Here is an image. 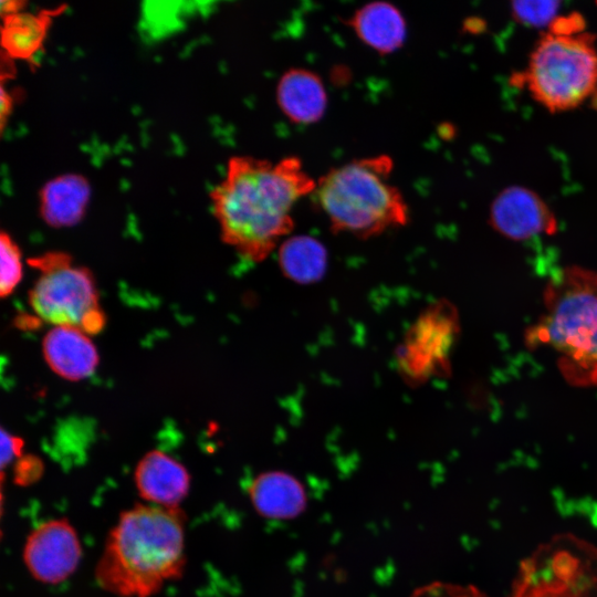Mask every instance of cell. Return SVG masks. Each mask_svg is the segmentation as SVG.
I'll return each instance as SVG.
<instances>
[{
    "mask_svg": "<svg viewBox=\"0 0 597 597\" xmlns=\"http://www.w3.org/2000/svg\"><path fill=\"white\" fill-rule=\"evenodd\" d=\"M13 107V98L9 92L6 91V87L1 85V129L3 130L7 123L8 116L10 115Z\"/></svg>",
    "mask_w": 597,
    "mask_h": 597,
    "instance_id": "obj_24",
    "label": "cell"
},
{
    "mask_svg": "<svg viewBox=\"0 0 597 597\" xmlns=\"http://www.w3.org/2000/svg\"><path fill=\"white\" fill-rule=\"evenodd\" d=\"M315 188L297 157H230L224 177L210 192L221 240L250 261L266 259L292 231L295 203Z\"/></svg>",
    "mask_w": 597,
    "mask_h": 597,
    "instance_id": "obj_1",
    "label": "cell"
},
{
    "mask_svg": "<svg viewBox=\"0 0 597 597\" xmlns=\"http://www.w3.org/2000/svg\"><path fill=\"white\" fill-rule=\"evenodd\" d=\"M52 14L24 10L1 17L2 53L9 59L32 60L42 48Z\"/></svg>",
    "mask_w": 597,
    "mask_h": 597,
    "instance_id": "obj_16",
    "label": "cell"
},
{
    "mask_svg": "<svg viewBox=\"0 0 597 597\" xmlns=\"http://www.w3.org/2000/svg\"><path fill=\"white\" fill-rule=\"evenodd\" d=\"M22 253L7 231L2 230L0 234V295L2 298L10 296L21 282Z\"/></svg>",
    "mask_w": 597,
    "mask_h": 597,
    "instance_id": "obj_18",
    "label": "cell"
},
{
    "mask_svg": "<svg viewBox=\"0 0 597 597\" xmlns=\"http://www.w3.org/2000/svg\"><path fill=\"white\" fill-rule=\"evenodd\" d=\"M42 354L50 369L61 378L78 381L97 368L100 355L85 332L75 326L59 325L46 332Z\"/></svg>",
    "mask_w": 597,
    "mask_h": 597,
    "instance_id": "obj_11",
    "label": "cell"
},
{
    "mask_svg": "<svg viewBox=\"0 0 597 597\" xmlns=\"http://www.w3.org/2000/svg\"><path fill=\"white\" fill-rule=\"evenodd\" d=\"M489 221L495 231L515 241L552 234L557 229L556 218L547 203L523 186L506 187L494 198Z\"/></svg>",
    "mask_w": 597,
    "mask_h": 597,
    "instance_id": "obj_9",
    "label": "cell"
},
{
    "mask_svg": "<svg viewBox=\"0 0 597 597\" xmlns=\"http://www.w3.org/2000/svg\"><path fill=\"white\" fill-rule=\"evenodd\" d=\"M357 38L378 53L389 54L405 42L407 24L400 10L387 1H373L347 20Z\"/></svg>",
    "mask_w": 597,
    "mask_h": 597,
    "instance_id": "obj_15",
    "label": "cell"
},
{
    "mask_svg": "<svg viewBox=\"0 0 597 597\" xmlns=\"http://www.w3.org/2000/svg\"><path fill=\"white\" fill-rule=\"evenodd\" d=\"M558 9V1H515L511 4L513 18L528 27H551Z\"/></svg>",
    "mask_w": 597,
    "mask_h": 597,
    "instance_id": "obj_19",
    "label": "cell"
},
{
    "mask_svg": "<svg viewBox=\"0 0 597 597\" xmlns=\"http://www.w3.org/2000/svg\"><path fill=\"white\" fill-rule=\"evenodd\" d=\"M522 81L549 112L583 105L597 92V49L591 35L547 31L533 48Z\"/></svg>",
    "mask_w": 597,
    "mask_h": 597,
    "instance_id": "obj_5",
    "label": "cell"
},
{
    "mask_svg": "<svg viewBox=\"0 0 597 597\" xmlns=\"http://www.w3.org/2000/svg\"><path fill=\"white\" fill-rule=\"evenodd\" d=\"M190 480L187 468L161 450L145 453L134 471L139 496L163 507H179L189 493Z\"/></svg>",
    "mask_w": 597,
    "mask_h": 597,
    "instance_id": "obj_10",
    "label": "cell"
},
{
    "mask_svg": "<svg viewBox=\"0 0 597 597\" xmlns=\"http://www.w3.org/2000/svg\"><path fill=\"white\" fill-rule=\"evenodd\" d=\"M22 558L35 580L48 585L66 580L82 558L76 530L64 517L39 524L25 540Z\"/></svg>",
    "mask_w": 597,
    "mask_h": 597,
    "instance_id": "obj_7",
    "label": "cell"
},
{
    "mask_svg": "<svg viewBox=\"0 0 597 597\" xmlns=\"http://www.w3.org/2000/svg\"><path fill=\"white\" fill-rule=\"evenodd\" d=\"M544 313L526 334L531 347H546L574 386L597 387V273L567 266L548 282Z\"/></svg>",
    "mask_w": 597,
    "mask_h": 597,
    "instance_id": "obj_3",
    "label": "cell"
},
{
    "mask_svg": "<svg viewBox=\"0 0 597 597\" xmlns=\"http://www.w3.org/2000/svg\"><path fill=\"white\" fill-rule=\"evenodd\" d=\"M457 334V318L451 307L440 303L416 323L400 354L408 375L420 379L447 364Z\"/></svg>",
    "mask_w": 597,
    "mask_h": 597,
    "instance_id": "obj_8",
    "label": "cell"
},
{
    "mask_svg": "<svg viewBox=\"0 0 597 597\" xmlns=\"http://www.w3.org/2000/svg\"><path fill=\"white\" fill-rule=\"evenodd\" d=\"M520 589L514 594L513 597H531V579L527 574L521 576ZM442 597H480L475 591H470L469 588H462L457 586H450Z\"/></svg>",
    "mask_w": 597,
    "mask_h": 597,
    "instance_id": "obj_23",
    "label": "cell"
},
{
    "mask_svg": "<svg viewBox=\"0 0 597 597\" xmlns=\"http://www.w3.org/2000/svg\"><path fill=\"white\" fill-rule=\"evenodd\" d=\"M392 159L386 155L354 159L316 181V203L335 232L367 239L409 220L408 205L391 181Z\"/></svg>",
    "mask_w": 597,
    "mask_h": 597,
    "instance_id": "obj_4",
    "label": "cell"
},
{
    "mask_svg": "<svg viewBox=\"0 0 597 597\" xmlns=\"http://www.w3.org/2000/svg\"><path fill=\"white\" fill-rule=\"evenodd\" d=\"M27 3L20 0L1 1V17L24 10Z\"/></svg>",
    "mask_w": 597,
    "mask_h": 597,
    "instance_id": "obj_25",
    "label": "cell"
},
{
    "mask_svg": "<svg viewBox=\"0 0 597 597\" xmlns=\"http://www.w3.org/2000/svg\"><path fill=\"white\" fill-rule=\"evenodd\" d=\"M72 261V256L63 251H50L41 255L30 258L28 263L31 268L42 273L50 272Z\"/></svg>",
    "mask_w": 597,
    "mask_h": 597,
    "instance_id": "obj_22",
    "label": "cell"
},
{
    "mask_svg": "<svg viewBox=\"0 0 597 597\" xmlns=\"http://www.w3.org/2000/svg\"><path fill=\"white\" fill-rule=\"evenodd\" d=\"M255 511L268 519L290 520L306 507L303 484L283 471H266L255 476L248 489Z\"/></svg>",
    "mask_w": 597,
    "mask_h": 597,
    "instance_id": "obj_14",
    "label": "cell"
},
{
    "mask_svg": "<svg viewBox=\"0 0 597 597\" xmlns=\"http://www.w3.org/2000/svg\"><path fill=\"white\" fill-rule=\"evenodd\" d=\"M186 513L138 503L121 513L96 564L98 586L117 597H151L182 577Z\"/></svg>",
    "mask_w": 597,
    "mask_h": 597,
    "instance_id": "obj_2",
    "label": "cell"
},
{
    "mask_svg": "<svg viewBox=\"0 0 597 597\" xmlns=\"http://www.w3.org/2000/svg\"><path fill=\"white\" fill-rule=\"evenodd\" d=\"M24 447V441L19 436H15L4 428H1V469H6L11 462H15L19 458L22 457V450Z\"/></svg>",
    "mask_w": 597,
    "mask_h": 597,
    "instance_id": "obj_21",
    "label": "cell"
},
{
    "mask_svg": "<svg viewBox=\"0 0 597 597\" xmlns=\"http://www.w3.org/2000/svg\"><path fill=\"white\" fill-rule=\"evenodd\" d=\"M275 96L282 113L294 124L316 123L327 107V93L322 78L303 67H292L282 74Z\"/></svg>",
    "mask_w": 597,
    "mask_h": 597,
    "instance_id": "obj_12",
    "label": "cell"
},
{
    "mask_svg": "<svg viewBox=\"0 0 597 597\" xmlns=\"http://www.w3.org/2000/svg\"><path fill=\"white\" fill-rule=\"evenodd\" d=\"M279 264L290 280L303 284L314 283L325 274L327 251L313 237L294 235L280 244Z\"/></svg>",
    "mask_w": 597,
    "mask_h": 597,
    "instance_id": "obj_17",
    "label": "cell"
},
{
    "mask_svg": "<svg viewBox=\"0 0 597 597\" xmlns=\"http://www.w3.org/2000/svg\"><path fill=\"white\" fill-rule=\"evenodd\" d=\"M91 197L88 180L78 174L50 179L39 192V213L52 228H67L84 218Z\"/></svg>",
    "mask_w": 597,
    "mask_h": 597,
    "instance_id": "obj_13",
    "label": "cell"
},
{
    "mask_svg": "<svg viewBox=\"0 0 597 597\" xmlns=\"http://www.w3.org/2000/svg\"><path fill=\"white\" fill-rule=\"evenodd\" d=\"M44 472L43 461L33 454L22 455L14 462L13 481L21 486L36 482Z\"/></svg>",
    "mask_w": 597,
    "mask_h": 597,
    "instance_id": "obj_20",
    "label": "cell"
},
{
    "mask_svg": "<svg viewBox=\"0 0 597 597\" xmlns=\"http://www.w3.org/2000/svg\"><path fill=\"white\" fill-rule=\"evenodd\" d=\"M40 320L38 316H30V315H22V316H18V323L17 325L19 327H24V328H33V327H36V325L40 324Z\"/></svg>",
    "mask_w": 597,
    "mask_h": 597,
    "instance_id": "obj_26",
    "label": "cell"
},
{
    "mask_svg": "<svg viewBox=\"0 0 597 597\" xmlns=\"http://www.w3.org/2000/svg\"><path fill=\"white\" fill-rule=\"evenodd\" d=\"M28 298L36 316L54 326L81 328L91 313L102 308L92 271L72 261L42 273Z\"/></svg>",
    "mask_w": 597,
    "mask_h": 597,
    "instance_id": "obj_6",
    "label": "cell"
}]
</instances>
